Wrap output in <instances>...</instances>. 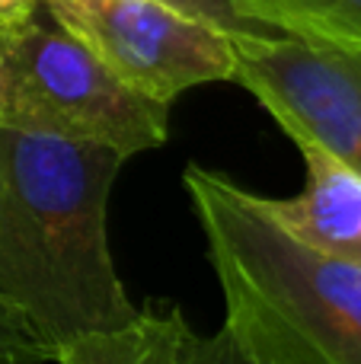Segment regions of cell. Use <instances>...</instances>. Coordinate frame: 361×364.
Returning <instances> with one entry per match:
<instances>
[{
	"mask_svg": "<svg viewBox=\"0 0 361 364\" xmlns=\"http://www.w3.org/2000/svg\"><path fill=\"white\" fill-rule=\"evenodd\" d=\"M166 4L179 6L189 16H198L205 23L217 26L227 36H279L275 29H269L266 23L256 19L243 6V0H166Z\"/></svg>",
	"mask_w": 361,
	"mask_h": 364,
	"instance_id": "30bf717a",
	"label": "cell"
},
{
	"mask_svg": "<svg viewBox=\"0 0 361 364\" xmlns=\"http://www.w3.org/2000/svg\"><path fill=\"white\" fill-rule=\"evenodd\" d=\"M170 106L134 93L38 4L4 38L0 125L134 157L166 141Z\"/></svg>",
	"mask_w": 361,
	"mask_h": 364,
	"instance_id": "3957f363",
	"label": "cell"
},
{
	"mask_svg": "<svg viewBox=\"0 0 361 364\" xmlns=\"http://www.w3.org/2000/svg\"><path fill=\"white\" fill-rule=\"evenodd\" d=\"M307 166V186L294 198H262L272 218L298 240L361 265V173L311 141H294Z\"/></svg>",
	"mask_w": 361,
	"mask_h": 364,
	"instance_id": "8992f818",
	"label": "cell"
},
{
	"mask_svg": "<svg viewBox=\"0 0 361 364\" xmlns=\"http://www.w3.org/2000/svg\"><path fill=\"white\" fill-rule=\"evenodd\" d=\"M51 352L26 314L0 294V364H48Z\"/></svg>",
	"mask_w": 361,
	"mask_h": 364,
	"instance_id": "9c48e42d",
	"label": "cell"
},
{
	"mask_svg": "<svg viewBox=\"0 0 361 364\" xmlns=\"http://www.w3.org/2000/svg\"><path fill=\"white\" fill-rule=\"evenodd\" d=\"M195 329L176 310H138L128 326L77 339L55 364H189Z\"/></svg>",
	"mask_w": 361,
	"mask_h": 364,
	"instance_id": "52a82bcc",
	"label": "cell"
},
{
	"mask_svg": "<svg viewBox=\"0 0 361 364\" xmlns=\"http://www.w3.org/2000/svg\"><path fill=\"white\" fill-rule=\"evenodd\" d=\"M38 4L42 0H0V36L16 29L23 19H29Z\"/></svg>",
	"mask_w": 361,
	"mask_h": 364,
	"instance_id": "7c38bea8",
	"label": "cell"
},
{
	"mask_svg": "<svg viewBox=\"0 0 361 364\" xmlns=\"http://www.w3.org/2000/svg\"><path fill=\"white\" fill-rule=\"evenodd\" d=\"M185 192L224 294V329L253 364H361V265L298 240L262 195L192 164Z\"/></svg>",
	"mask_w": 361,
	"mask_h": 364,
	"instance_id": "7a4b0ae2",
	"label": "cell"
},
{
	"mask_svg": "<svg viewBox=\"0 0 361 364\" xmlns=\"http://www.w3.org/2000/svg\"><path fill=\"white\" fill-rule=\"evenodd\" d=\"M13 32V29H10ZM4 38H6V32L0 36V83H4Z\"/></svg>",
	"mask_w": 361,
	"mask_h": 364,
	"instance_id": "4fadbf2b",
	"label": "cell"
},
{
	"mask_svg": "<svg viewBox=\"0 0 361 364\" xmlns=\"http://www.w3.org/2000/svg\"><path fill=\"white\" fill-rule=\"evenodd\" d=\"M189 364H253V361L240 352V346H237V342L230 339L227 329L221 326L215 336H198L195 333Z\"/></svg>",
	"mask_w": 361,
	"mask_h": 364,
	"instance_id": "8fae6325",
	"label": "cell"
},
{
	"mask_svg": "<svg viewBox=\"0 0 361 364\" xmlns=\"http://www.w3.org/2000/svg\"><path fill=\"white\" fill-rule=\"evenodd\" d=\"M125 160L102 144L0 125V294L26 314L51 361L138 316L106 230Z\"/></svg>",
	"mask_w": 361,
	"mask_h": 364,
	"instance_id": "6da1fadb",
	"label": "cell"
},
{
	"mask_svg": "<svg viewBox=\"0 0 361 364\" xmlns=\"http://www.w3.org/2000/svg\"><path fill=\"white\" fill-rule=\"evenodd\" d=\"M279 36L361 51V0H243Z\"/></svg>",
	"mask_w": 361,
	"mask_h": 364,
	"instance_id": "ba28073f",
	"label": "cell"
},
{
	"mask_svg": "<svg viewBox=\"0 0 361 364\" xmlns=\"http://www.w3.org/2000/svg\"><path fill=\"white\" fill-rule=\"evenodd\" d=\"M234 80L291 141L361 173V51L298 36H234Z\"/></svg>",
	"mask_w": 361,
	"mask_h": 364,
	"instance_id": "5b68a950",
	"label": "cell"
},
{
	"mask_svg": "<svg viewBox=\"0 0 361 364\" xmlns=\"http://www.w3.org/2000/svg\"><path fill=\"white\" fill-rule=\"evenodd\" d=\"M122 83L170 106L202 83L234 80V36L166 0H42Z\"/></svg>",
	"mask_w": 361,
	"mask_h": 364,
	"instance_id": "277c9868",
	"label": "cell"
}]
</instances>
